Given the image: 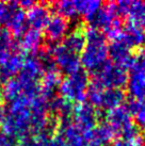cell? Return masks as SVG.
Listing matches in <instances>:
<instances>
[{"instance_id":"1","label":"cell","mask_w":145,"mask_h":146,"mask_svg":"<svg viewBox=\"0 0 145 146\" xmlns=\"http://www.w3.org/2000/svg\"><path fill=\"white\" fill-rule=\"evenodd\" d=\"M84 36L85 46L80 53V63L93 74L108 61L107 36L102 31L94 28L84 30Z\"/></svg>"},{"instance_id":"2","label":"cell","mask_w":145,"mask_h":146,"mask_svg":"<svg viewBox=\"0 0 145 146\" xmlns=\"http://www.w3.org/2000/svg\"><path fill=\"white\" fill-rule=\"evenodd\" d=\"M0 26L8 29L16 38L28 30L26 11L20 8L18 2H0Z\"/></svg>"},{"instance_id":"3","label":"cell","mask_w":145,"mask_h":146,"mask_svg":"<svg viewBox=\"0 0 145 146\" xmlns=\"http://www.w3.org/2000/svg\"><path fill=\"white\" fill-rule=\"evenodd\" d=\"M89 84L90 80L88 73L83 68H80L62 80L59 86L60 96L72 104H82L86 99Z\"/></svg>"},{"instance_id":"4","label":"cell","mask_w":145,"mask_h":146,"mask_svg":"<svg viewBox=\"0 0 145 146\" xmlns=\"http://www.w3.org/2000/svg\"><path fill=\"white\" fill-rule=\"evenodd\" d=\"M92 76V81L105 89H122L128 81L127 69L109 60Z\"/></svg>"},{"instance_id":"5","label":"cell","mask_w":145,"mask_h":146,"mask_svg":"<svg viewBox=\"0 0 145 146\" xmlns=\"http://www.w3.org/2000/svg\"><path fill=\"white\" fill-rule=\"evenodd\" d=\"M47 49L53 54L58 69L67 76L81 68L80 56L66 49L62 44H49Z\"/></svg>"},{"instance_id":"6","label":"cell","mask_w":145,"mask_h":146,"mask_svg":"<svg viewBox=\"0 0 145 146\" xmlns=\"http://www.w3.org/2000/svg\"><path fill=\"white\" fill-rule=\"evenodd\" d=\"M98 119H99V112L96 111L95 108L90 104L82 102L78 106H75L72 114V124L82 133L94 129L98 125Z\"/></svg>"},{"instance_id":"7","label":"cell","mask_w":145,"mask_h":146,"mask_svg":"<svg viewBox=\"0 0 145 146\" xmlns=\"http://www.w3.org/2000/svg\"><path fill=\"white\" fill-rule=\"evenodd\" d=\"M115 3L120 16H127L130 24L145 30V2L127 0Z\"/></svg>"},{"instance_id":"8","label":"cell","mask_w":145,"mask_h":146,"mask_svg":"<svg viewBox=\"0 0 145 146\" xmlns=\"http://www.w3.org/2000/svg\"><path fill=\"white\" fill-rule=\"evenodd\" d=\"M86 146H109L116 134L108 123H100L88 132L83 133Z\"/></svg>"},{"instance_id":"9","label":"cell","mask_w":145,"mask_h":146,"mask_svg":"<svg viewBox=\"0 0 145 146\" xmlns=\"http://www.w3.org/2000/svg\"><path fill=\"white\" fill-rule=\"evenodd\" d=\"M44 31L49 44H60L69 33V21L56 14L49 18Z\"/></svg>"},{"instance_id":"10","label":"cell","mask_w":145,"mask_h":146,"mask_svg":"<svg viewBox=\"0 0 145 146\" xmlns=\"http://www.w3.org/2000/svg\"><path fill=\"white\" fill-rule=\"evenodd\" d=\"M48 4L49 3L47 2L36 3L34 7L28 10V12L26 13V19H27V25L29 28L36 31L44 30L49 18L51 17Z\"/></svg>"},{"instance_id":"11","label":"cell","mask_w":145,"mask_h":146,"mask_svg":"<svg viewBox=\"0 0 145 146\" xmlns=\"http://www.w3.org/2000/svg\"><path fill=\"white\" fill-rule=\"evenodd\" d=\"M117 41L123 42L130 49L137 48L138 50L144 49L145 47V30L139 28L134 25L128 24L123 27L121 36Z\"/></svg>"},{"instance_id":"12","label":"cell","mask_w":145,"mask_h":146,"mask_svg":"<svg viewBox=\"0 0 145 146\" xmlns=\"http://www.w3.org/2000/svg\"><path fill=\"white\" fill-rule=\"evenodd\" d=\"M18 40L17 46L21 51L26 52V54H35L42 49L44 36L41 31L28 29Z\"/></svg>"},{"instance_id":"13","label":"cell","mask_w":145,"mask_h":146,"mask_svg":"<svg viewBox=\"0 0 145 146\" xmlns=\"http://www.w3.org/2000/svg\"><path fill=\"white\" fill-rule=\"evenodd\" d=\"M108 57L111 59L112 63L128 69L132 59V52L131 49L126 46L123 42L112 41V43L108 45Z\"/></svg>"},{"instance_id":"14","label":"cell","mask_w":145,"mask_h":146,"mask_svg":"<svg viewBox=\"0 0 145 146\" xmlns=\"http://www.w3.org/2000/svg\"><path fill=\"white\" fill-rule=\"evenodd\" d=\"M124 102L125 93L122 89H104L99 102V109L108 112L122 106Z\"/></svg>"},{"instance_id":"15","label":"cell","mask_w":145,"mask_h":146,"mask_svg":"<svg viewBox=\"0 0 145 146\" xmlns=\"http://www.w3.org/2000/svg\"><path fill=\"white\" fill-rule=\"evenodd\" d=\"M126 85L131 99H145V73H130Z\"/></svg>"},{"instance_id":"16","label":"cell","mask_w":145,"mask_h":146,"mask_svg":"<svg viewBox=\"0 0 145 146\" xmlns=\"http://www.w3.org/2000/svg\"><path fill=\"white\" fill-rule=\"evenodd\" d=\"M62 45L66 49L71 50L72 52H75L80 56L81 51L83 50L85 46L84 30L82 29V27L76 28L72 32L67 33V35L62 41Z\"/></svg>"},{"instance_id":"17","label":"cell","mask_w":145,"mask_h":146,"mask_svg":"<svg viewBox=\"0 0 145 146\" xmlns=\"http://www.w3.org/2000/svg\"><path fill=\"white\" fill-rule=\"evenodd\" d=\"M127 108L131 112L134 124L139 128H145V99L142 100H134L131 99V102L127 104Z\"/></svg>"},{"instance_id":"18","label":"cell","mask_w":145,"mask_h":146,"mask_svg":"<svg viewBox=\"0 0 145 146\" xmlns=\"http://www.w3.org/2000/svg\"><path fill=\"white\" fill-rule=\"evenodd\" d=\"M102 5L100 1H96V0H79V1H75V7H76V11L78 16L81 15L83 16L88 21L90 17L92 16L97 10H99L100 7Z\"/></svg>"},{"instance_id":"19","label":"cell","mask_w":145,"mask_h":146,"mask_svg":"<svg viewBox=\"0 0 145 146\" xmlns=\"http://www.w3.org/2000/svg\"><path fill=\"white\" fill-rule=\"evenodd\" d=\"M53 9L57 11L58 15L69 19H75L77 18L78 14L75 7V1H59L53 4Z\"/></svg>"},{"instance_id":"20","label":"cell","mask_w":145,"mask_h":146,"mask_svg":"<svg viewBox=\"0 0 145 146\" xmlns=\"http://www.w3.org/2000/svg\"><path fill=\"white\" fill-rule=\"evenodd\" d=\"M128 69L130 73H145V49H140L132 54Z\"/></svg>"},{"instance_id":"21","label":"cell","mask_w":145,"mask_h":146,"mask_svg":"<svg viewBox=\"0 0 145 146\" xmlns=\"http://www.w3.org/2000/svg\"><path fill=\"white\" fill-rule=\"evenodd\" d=\"M0 146H18L16 139L4 133H0Z\"/></svg>"},{"instance_id":"22","label":"cell","mask_w":145,"mask_h":146,"mask_svg":"<svg viewBox=\"0 0 145 146\" xmlns=\"http://www.w3.org/2000/svg\"><path fill=\"white\" fill-rule=\"evenodd\" d=\"M7 112H8V110L7 108L4 107L1 102H0V125H2V123L3 121L5 119V116H7Z\"/></svg>"},{"instance_id":"23","label":"cell","mask_w":145,"mask_h":146,"mask_svg":"<svg viewBox=\"0 0 145 146\" xmlns=\"http://www.w3.org/2000/svg\"><path fill=\"white\" fill-rule=\"evenodd\" d=\"M134 146H145V139L143 138L142 135H140V137L136 140Z\"/></svg>"}]
</instances>
